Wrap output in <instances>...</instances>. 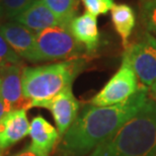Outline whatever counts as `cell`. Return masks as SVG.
Here are the masks:
<instances>
[{"label": "cell", "mask_w": 156, "mask_h": 156, "mask_svg": "<svg viewBox=\"0 0 156 156\" xmlns=\"http://www.w3.org/2000/svg\"><path fill=\"white\" fill-rule=\"evenodd\" d=\"M123 59L131 66L141 85L149 88L156 81V38L150 33L128 46Z\"/></svg>", "instance_id": "cell-5"}, {"label": "cell", "mask_w": 156, "mask_h": 156, "mask_svg": "<svg viewBox=\"0 0 156 156\" xmlns=\"http://www.w3.org/2000/svg\"><path fill=\"white\" fill-rule=\"evenodd\" d=\"M88 156H156V104L147 98L140 110Z\"/></svg>", "instance_id": "cell-2"}, {"label": "cell", "mask_w": 156, "mask_h": 156, "mask_svg": "<svg viewBox=\"0 0 156 156\" xmlns=\"http://www.w3.org/2000/svg\"><path fill=\"white\" fill-rule=\"evenodd\" d=\"M141 17L149 33L156 36V0H146L142 5Z\"/></svg>", "instance_id": "cell-18"}, {"label": "cell", "mask_w": 156, "mask_h": 156, "mask_svg": "<svg viewBox=\"0 0 156 156\" xmlns=\"http://www.w3.org/2000/svg\"><path fill=\"white\" fill-rule=\"evenodd\" d=\"M23 64L21 58L15 53L0 33V69L11 65Z\"/></svg>", "instance_id": "cell-17"}, {"label": "cell", "mask_w": 156, "mask_h": 156, "mask_svg": "<svg viewBox=\"0 0 156 156\" xmlns=\"http://www.w3.org/2000/svg\"><path fill=\"white\" fill-rule=\"evenodd\" d=\"M83 50L68 27L56 26L36 34L37 63L80 58Z\"/></svg>", "instance_id": "cell-4"}, {"label": "cell", "mask_w": 156, "mask_h": 156, "mask_svg": "<svg viewBox=\"0 0 156 156\" xmlns=\"http://www.w3.org/2000/svg\"><path fill=\"white\" fill-rule=\"evenodd\" d=\"M115 30L120 36L124 48L129 46V39L136 24V15L133 8L127 4H115L111 10Z\"/></svg>", "instance_id": "cell-14"}, {"label": "cell", "mask_w": 156, "mask_h": 156, "mask_svg": "<svg viewBox=\"0 0 156 156\" xmlns=\"http://www.w3.org/2000/svg\"><path fill=\"white\" fill-rule=\"evenodd\" d=\"M13 21H17L35 34L52 27L62 26L58 17L43 0L35 1Z\"/></svg>", "instance_id": "cell-11"}, {"label": "cell", "mask_w": 156, "mask_h": 156, "mask_svg": "<svg viewBox=\"0 0 156 156\" xmlns=\"http://www.w3.org/2000/svg\"><path fill=\"white\" fill-rule=\"evenodd\" d=\"M148 94L149 98H151L156 104V81L148 88Z\"/></svg>", "instance_id": "cell-21"}, {"label": "cell", "mask_w": 156, "mask_h": 156, "mask_svg": "<svg viewBox=\"0 0 156 156\" xmlns=\"http://www.w3.org/2000/svg\"><path fill=\"white\" fill-rule=\"evenodd\" d=\"M141 84L132 68L126 60L122 61L121 67L105 85L93 96L90 105L96 107H108L121 104L138 91Z\"/></svg>", "instance_id": "cell-6"}, {"label": "cell", "mask_w": 156, "mask_h": 156, "mask_svg": "<svg viewBox=\"0 0 156 156\" xmlns=\"http://www.w3.org/2000/svg\"><path fill=\"white\" fill-rule=\"evenodd\" d=\"M11 156H49V155L39 153V152H37L34 150V149L30 148V145H27L24 149H23V150H20V152H17V153H15Z\"/></svg>", "instance_id": "cell-20"}, {"label": "cell", "mask_w": 156, "mask_h": 156, "mask_svg": "<svg viewBox=\"0 0 156 156\" xmlns=\"http://www.w3.org/2000/svg\"><path fill=\"white\" fill-rule=\"evenodd\" d=\"M86 11L95 16L105 14L115 6L114 0H82Z\"/></svg>", "instance_id": "cell-19"}, {"label": "cell", "mask_w": 156, "mask_h": 156, "mask_svg": "<svg viewBox=\"0 0 156 156\" xmlns=\"http://www.w3.org/2000/svg\"><path fill=\"white\" fill-rule=\"evenodd\" d=\"M79 107V101L73 94L72 87L63 90L49 104L47 108L51 111L60 136H63L75 121Z\"/></svg>", "instance_id": "cell-10"}, {"label": "cell", "mask_w": 156, "mask_h": 156, "mask_svg": "<svg viewBox=\"0 0 156 156\" xmlns=\"http://www.w3.org/2000/svg\"><path fill=\"white\" fill-rule=\"evenodd\" d=\"M2 1H3V0H0V21L3 20V15H2Z\"/></svg>", "instance_id": "cell-23"}, {"label": "cell", "mask_w": 156, "mask_h": 156, "mask_svg": "<svg viewBox=\"0 0 156 156\" xmlns=\"http://www.w3.org/2000/svg\"><path fill=\"white\" fill-rule=\"evenodd\" d=\"M51 9L62 26L68 27L75 17L80 0H43Z\"/></svg>", "instance_id": "cell-15"}, {"label": "cell", "mask_w": 156, "mask_h": 156, "mask_svg": "<svg viewBox=\"0 0 156 156\" xmlns=\"http://www.w3.org/2000/svg\"><path fill=\"white\" fill-rule=\"evenodd\" d=\"M143 1H146V0H143Z\"/></svg>", "instance_id": "cell-24"}, {"label": "cell", "mask_w": 156, "mask_h": 156, "mask_svg": "<svg viewBox=\"0 0 156 156\" xmlns=\"http://www.w3.org/2000/svg\"><path fill=\"white\" fill-rule=\"evenodd\" d=\"M5 114H6V112H5L4 102H3V99H2V96H1V92H0V121H1V119L4 117Z\"/></svg>", "instance_id": "cell-22"}, {"label": "cell", "mask_w": 156, "mask_h": 156, "mask_svg": "<svg viewBox=\"0 0 156 156\" xmlns=\"http://www.w3.org/2000/svg\"><path fill=\"white\" fill-rule=\"evenodd\" d=\"M69 30L73 37L87 53H93L99 44V30L96 16L89 12H84L71 20Z\"/></svg>", "instance_id": "cell-12"}, {"label": "cell", "mask_w": 156, "mask_h": 156, "mask_svg": "<svg viewBox=\"0 0 156 156\" xmlns=\"http://www.w3.org/2000/svg\"><path fill=\"white\" fill-rule=\"evenodd\" d=\"M0 33L21 59L37 63L35 33L17 21L0 23Z\"/></svg>", "instance_id": "cell-8"}, {"label": "cell", "mask_w": 156, "mask_h": 156, "mask_svg": "<svg viewBox=\"0 0 156 156\" xmlns=\"http://www.w3.org/2000/svg\"><path fill=\"white\" fill-rule=\"evenodd\" d=\"M84 66L81 58L70 59L49 65L24 67L23 91L29 108H48L49 104L68 87Z\"/></svg>", "instance_id": "cell-3"}, {"label": "cell", "mask_w": 156, "mask_h": 156, "mask_svg": "<svg viewBox=\"0 0 156 156\" xmlns=\"http://www.w3.org/2000/svg\"><path fill=\"white\" fill-rule=\"evenodd\" d=\"M30 133L27 110H17L5 114L0 121V156L21 141Z\"/></svg>", "instance_id": "cell-9"}, {"label": "cell", "mask_w": 156, "mask_h": 156, "mask_svg": "<svg viewBox=\"0 0 156 156\" xmlns=\"http://www.w3.org/2000/svg\"><path fill=\"white\" fill-rule=\"evenodd\" d=\"M30 148L39 153L49 155L59 139L58 130L45 118L37 116L30 124Z\"/></svg>", "instance_id": "cell-13"}, {"label": "cell", "mask_w": 156, "mask_h": 156, "mask_svg": "<svg viewBox=\"0 0 156 156\" xmlns=\"http://www.w3.org/2000/svg\"><path fill=\"white\" fill-rule=\"evenodd\" d=\"M37 0H3L2 15L3 20L13 21Z\"/></svg>", "instance_id": "cell-16"}, {"label": "cell", "mask_w": 156, "mask_h": 156, "mask_svg": "<svg viewBox=\"0 0 156 156\" xmlns=\"http://www.w3.org/2000/svg\"><path fill=\"white\" fill-rule=\"evenodd\" d=\"M148 88L140 85L135 94L108 107L85 105L62 137V156H86L132 118L147 101Z\"/></svg>", "instance_id": "cell-1"}, {"label": "cell", "mask_w": 156, "mask_h": 156, "mask_svg": "<svg viewBox=\"0 0 156 156\" xmlns=\"http://www.w3.org/2000/svg\"><path fill=\"white\" fill-rule=\"evenodd\" d=\"M23 64L0 69V92L6 114L17 110H29V102L23 91Z\"/></svg>", "instance_id": "cell-7"}]
</instances>
